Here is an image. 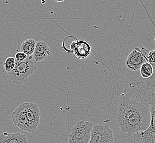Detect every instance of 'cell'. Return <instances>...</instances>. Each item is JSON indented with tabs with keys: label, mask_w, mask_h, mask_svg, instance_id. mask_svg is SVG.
I'll list each match as a JSON object with an SVG mask.
<instances>
[{
	"label": "cell",
	"mask_w": 155,
	"mask_h": 143,
	"mask_svg": "<svg viewBox=\"0 0 155 143\" xmlns=\"http://www.w3.org/2000/svg\"><path fill=\"white\" fill-rule=\"evenodd\" d=\"M117 101L115 116L121 132L131 137L146 130L151 116L149 103L135 87Z\"/></svg>",
	"instance_id": "obj_1"
},
{
	"label": "cell",
	"mask_w": 155,
	"mask_h": 143,
	"mask_svg": "<svg viewBox=\"0 0 155 143\" xmlns=\"http://www.w3.org/2000/svg\"><path fill=\"white\" fill-rule=\"evenodd\" d=\"M135 88L139 91L141 95L149 103L151 119L149 128L135 135H137L138 139L142 143H155V89Z\"/></svg>",
	"instance_id": "obj_2"
},
{
	"label": "cell",
	"mask_w": 155,
	"mask_h": 143,
	"mask_svg": "<svg viewBox=\"0 0 155 143\" xmlns=\"http://www.w3.org/2000/svg\"><path fill=\"white\" fill-rule=\"evenodd\" d=\"M36 69L37 67L33 61V57H28L23 62H16L14 68L8 73V75L13 84L22 85L28 81L29 77Z\"/></svg>",
	"instance_id": "obj_3"
},
{
	"label": "cell",
	"mask_w": 155,
	"mask_h": 143,
	"mask_svg": "<svg viewBox=\"0 0 155 143\" xmlns=\"http://www.w3.org/2000/svg\"><path fill=\"white\" fill-rule=\"evenodd\" d=\"M93 126L91 122H78L68 134V143H89Z\"/></svg>",
	"instance_id": "obj_4"
},
{
	"label": "cell",
	"mask_w": 155,
	"mask_h": 143,
	"mask_svg": "<svg viewBox=\"0 0 155 143\" xmlns=\"http://www.w3.org/2000/svg\"><path fill=\"white\" fill-rule=\"evenodd\" d=\"M149 52L150 51L143 47H135L125 60V64L127 68L131 71L139 70L142 65L149 62Z\"/></svg>",
	"instance_id": "obj_5"
},
{
	"label": "cell",
	"mask_w": 155,
	"mask_h": 143,
	"mask_svg": "<svg viewBox=\"0 0 155 143\" xmlns=\"http://www.w3.org/2000/svg\"><path fill=\"white\" fill-rule=\"evenodd\" d=\"M113 132L108 125H94L89 143H114Z\"/></svg>",
	"instance_id": "obj_6"
},
{
	"label": "cell",
	"mask_w": 155,
	"mask_h": 143,
	"mask_svg": "<svg viewBox=\"0 0 155 143\" xmlns=\"http://www.w3.org/2000/svg\"><path fill=\"white\" fill-rule=\"evenodd\" d=\"M23 106L31 133H34L40 123L41 110L37 105L34 103H23Z\"/></svg>",
	"instance_id": "obj_7"
},
{
	"label": "cell",
	"mask_w": 155,
	"mask_h": 143,
	"mask_svg": "<svg viewBox=\"0 0 155 143\" xmlns=\"http://www.w3.org/2000/svg\"><path fill=\"white\" fill-rule=\"evenodd\" d=\"M13 123L17 127L23 131L31 133L28 119L25 115L23 103L18 106L11 114Z\"/></svg>",
	"instance_id": "obj_8"
},
{
	"label": "cell",
	"mask_w": 155,
	"mask_h": 143,
	"mask_svg": "<svg viewBox=\"0 0 155 143\" xmlns=\"http://www.w3.org/2000/svg\"><path fill=\"white\" fill-rule=\"evenodd\" d=\"M71 52L79 59H84L90 55L91 47L90 44L83 40L74 41L70 45Z\"/></svg>",
	"instance_id": "obj_9"
},
{
	"label": "cell",
	"mask_w": 155,
	"mask_h": 143,
	"mask_svg": "<svg viewBox=\"0 0 155 143\" xmlns=\"http://www.w3.org/2000/svg\"><path fill=\"white\" fill-rule=\"evenodd\" d=\"M51 53L48 45L44 41H38L33 54V59L35 61L41 62L47 59Z\"/></svg>",
	"instance_id": "obj_10"
},
{
	"label": "cell",
	"mask_w": 155,
	"mask_h": 143,
	"mask_svg": "<svg viewBox=\"0 0 155 143\" xmlns=\"http://www.w3.org/2000/svg\"><path fill=\"white\" fill-rule=\"evenodd\" d=\"M0 143H28V139L21 133L4 132L0 135Z\"/></svg>",
	"instance_id": "obj_11"
},
{
	"label": "cell",
	"mask_w": 155,
	"mask_h": 143,
	"mask_svg": "<svg viewBox=\"0 0 155 143\" xmlns=\"http://www.w3.org/2000/svg\"><path fill=\"white\" fill-rule=\"evenodd\" d=\"M153 69V73L151 77L148 78L143 81H134L130 87L137 88H151L155 89V64L151 65Z\"/></svg>",
	"instance_id": "obj_12"
},
{
	"label": "cell",
	"mask_w": 155,
	"mask_h": 143,
	"mask_svg": "<svg viewBox=\"0 0 155 143\" xmlns=\"http://www.w3.org/2000/svg\"><path fill=\"white\" fill-rule=\"evenodd\" d=\"M37 42L33 39H27L22 43L20 50L28 57H32L36 46Z\"/></svg>",
	"instance_id": "obj_13"
},
{
	"label": "cell",
	"mask_w": 155,
	"mask_h": 143,
	"mask_svg": "<svg viewBox=\"0 0 155 143\" xmlns=\"http://www.w3.org/2000/svg\"><path fill=\"white\" fill-rule=\"evenodd\" d=\"M140 75L143 79H148L151 77L153 73V69L152 65L149 62L143 64L140 69Z\"/></svg>",
	"instance_id": "obj_14"
},
{
	"label": "cell",
	"mask_w": 155,
	"mask_h": 143,
	"mask_svg": "<svg viewBox=\"0 0 155 143\" xmlns=\"http://www.w3.org/2000/svg\"><path fill=\"white\" fill-rule=\"evenodd\" d=\"M16 60L14 57H9L7 58L5 62L3 63L5 71L7 72V73H9V72L11 71L14 68L16 65Z\"/></svg>",
	"instance_id": "obj_15"
},
{
	"label": "cell",
	"mask_w": 155,
	"mask_h": 143,
	"mask_svg": "<svg viewBox=\"0 0 155 143\" xmlns=\"http://www.w3.org/2000/svg\"><path fill=\"white\" fill-rule=\"evenodd\" d=\"M27 57H28V56H27L25 53L20 51V52H17L15 54V56L14 58L16 60V62H21L25 61V60L27 59Z\"/></svg>",
	"instance_id": "obj_16"
},
{
	"label": "cell",
	"mask_w": 155,
	"mask_h": 143,
	"mask_svg": "<svg viewBox=\"0 0 155 143\" xmlns=\"http://www.w3.org/2000/svg\"><path fill=\"white\" fill-rule=\"evenodd\" d=\"M149 63L151 65L155 64V50L150 51L149 56H148Z\"/></svg>",
	"instance_id": "obj_17"
},
{
	"label": "cell",
	"mask_w": 155,
	"mask_h": 143,
	"mask_svg": "<svg viewBox=\"0 0 155 143\" xmlns=\"http://www.w3.org/2000/svg\"><path fill=\"white\" fill-rule=\"evenodd\" d=\"M153 42H154V43H155V39H154V40H153Z\"/></svg>",
	"instance_id": "obj_18"
},
{
	"label": "cell",
	"mask_w": 155,
	"mask_h": 143,
	"mask_svg": "<svg viewBox=\"0 0 155 143\" xmlns=\"http://www.w3.org/2000/svg\"></svg>",
	"instance_id": "obj_19"
}]
</instances>
